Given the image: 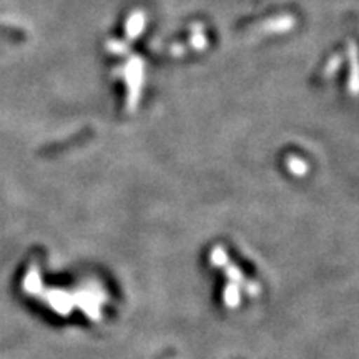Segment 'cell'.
Listing matches in <instances>:
<instances>
[]
</instances>
